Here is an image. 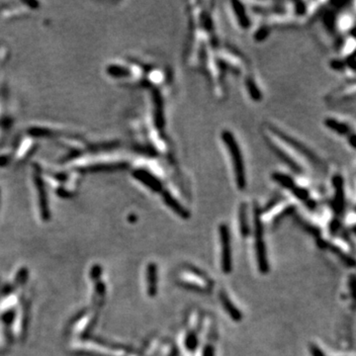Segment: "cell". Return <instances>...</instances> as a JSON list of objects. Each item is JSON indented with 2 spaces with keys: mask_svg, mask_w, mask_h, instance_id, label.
Masks as SVG:
<instances>
[{
  "mask_svg": "<svg viewBox=\"0 0 356 356\" xmlns=\"http://www.w3.org/2000/svg\"><path fill=\"white\" fill-rule=\"evenodd\" d=\"M222 138H223L224 143H225V145H226V147L231 156L232 168H233V172H234L236 185L239 186V188L244 189L247 185V180H246L245 164H244L241 149H240L236 141L234 140V137L231 132H229V131L223 132Z\"/></svg>",
  "mask_w": 356,
  "mask_h": 356,
  "instance_id": "6da1fadb",
  "label": "cell"
},
{
  "mask_svg": "<svg viewBox=\"0 0 356 356\" xmlns=\"http://www.w3.org/2000/svg\"><path fill=\"white\" fill-rule=\"evenodd\" d=\"M311 353H312V356H325L324 353L320 350V347L318 345H315V344L311 345Z\"/></svg>",
  "mask_w": 356,
  "mask_h": 356,
  "instance_id": "8fae6325",
  "label": "cell"
},
{
  "mask_svg": "<svg viewBox=\"0 0 356 356\" xmlns=\"http://www.w3.org/2000/svg\"><path fill=\"white\" fill-rule=\"evenodd\" d=\"M233 5H234V11H235L236 17L239 16V20H240L241 25L244 28H248L249 25V21L248 17H247V14L245 13L244 7H242L241 3H236V2H233Z\"/></svg>",
  "mask_w": 356,
  "mask_h": 356,
  "instance_id": "ba28073f",
  "label": "cell"
},
{
  "mask_svg": "<svg viewBox=\"0 0 356 356\" xmlns=\"http://www.w3.org/2000/svg\"><path fill=\"white\" fill-rule=\"evenodd\" d=\"M247 205L243 204L240 210V229L242 235L246 239L249 234V220H248V212H247Z\"/></svg>",
  "mask_w": 356,
  "mask_h": 356,
  "instance_id": "52a82bcc",
  "label": "cell"
},
{
  "mask_svg": "<svg viewBox=\"0 0 356 356\" xmlns=\"http://www.w3.org/2000/svg\"><path fill=\"white\" fill-rule=\"evenodd\" d=\"M163 198H164L165 204H167V206H168L173 212H175V214L178 215L180 218H182V219H187V218H189V213H188V211L185 210V209L178 203L177 201H176L172 196L170 195L169 193H165V194L163 195Z\"/></svg>",
  "mask_w": 356,
  "mask_h": 356,
  "instance_id": "8992f818",
  "label": "cell"
},
{
  "mask_svg": "<svg viewBox=\"0 0 356 356\" xmlns=\"http://www.w3.org/2000/svg\"><path fill=\"white\" fill-rule=\"evenodd\" d=\"M219 236L221 243V267L225 274H230L232 270L231 233L227 225L222 224L219 227Z\"/></svg>",
  "mask_w": 356,
  "mask_h": 356,
  "instance_id": "3957f363",
  "label": "cell"
},
{
  "mask_svg": "<svg viewBox=\"0 0 356 356\" xmlns=\"http://www.w3.org/2000/svg\"><path fill=\"white\" fill-rule=\"evenodd\" d=\"M254 217V229H255V251H256V259L257 265L260 273L266 274L269 271V264L267 260L266 248L263 239V228L260 219L259 212L255 211Z\"/></svg>",
  "mask_w": 356,
  "mask_h": 356,
  "instance_id": "7a4b0ae2",
  "label": "cell"
},
{
  "mask_svg": "<svg viewBox=\"0 0 356 356\" xmlns=\"http://www.w3.org/2000/svg\"><path fill=\"white\" fill-rule=\"evenodd\" d=\"M146 293L149 297H156L158 294V266L154 262H150L146 266L145 272Z\"/></svg>",
  "mask_w": 356,
  "mask_h": 356,
  "instance_id": "277c9868",
  "label": "cell"
},
{
  "mask_svg": "<svg viewBox=\"0 0 356 356\" xmlns=\"http://www.w3.org/2000/svg\"><path fill=\"white\" fill-rule=\"evenodd\" d=\"M202 356H214V348L210 345H207L204 347Z\"/></svg>",
  "mask_w": 356,
  "mask_h": 356,
  "instance_id": "7c38bea8",
  "label": "cell"
},
{
  "mask_svg": "<svg viewBox=\"0 0 356 356\" xmlns=\"http://www.w3.org/2000/svg\"><path fill=\"white\" fill-rule=\"evenodd\" d=\"M219 297H220L221 304L223 305V307H224L225 311L228 313V315L231 317V320H234V321H241L243 320L242 312L233 305L230 297L228 296V294L224 290L220 291Z\"/></svg>",
  "mask_w": 356,
  "mask_h": 356,
  "instance_id": "5b68a950",
  "label": "cell"
},
{
  "mask_svg": "<svg viewBox=\"0 0 356 356\" xmlns=\"http://www.w3.org/2000/svg\"><path fill=\"white\" fill-rule=\"evenodd\" d=\"M327 125L329 126V128H331V129L334 130V131H337L338 133H341V134H342V133H345V132H346L345 126L338 123V122L335 121V120H331V121L327 122Z\"/></svg>",
  "mask_w": 356,
  "mask_h": 356,
  "instance_id": "30bf717a",
  "label": "cell"
},
{
  "mask_svg": "<svg viewBox=\"0 0 356 356\" xmlns=\"http://www.w3.org/2000/svg\"><path fill=\"white\" fill-rule=\"evenodd\" d=\"M198 346V338L195 334L189 333L186 338H185V347L188 351H195L196 348Z\"/></svg>",
  "mask_w": 356,
  "mask_h": 356,
  "instance_id": "9c48e42d",
  "label": "cell"
}]
</instances>
